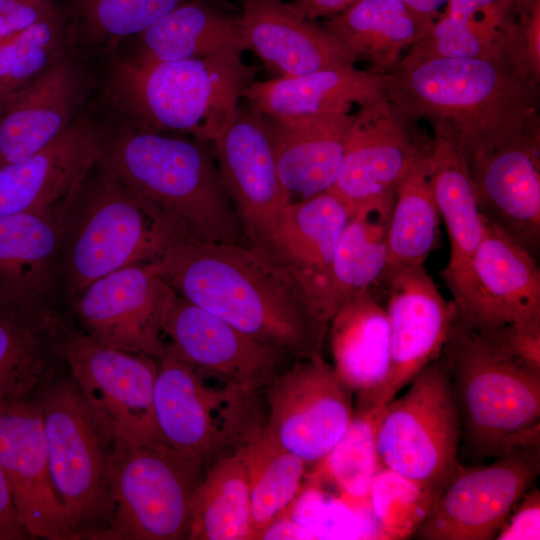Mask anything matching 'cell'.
<instances>
[{
    "mask_svg": "<svg viewBox=\"0 0 540 540\" xmlns=\"http://www.w3.org/2000/svg\"><path fill=\"white\" fill-rule=\"evenodd\" d=\"M144 266L262 343L299 358L321 354L329 324L291 275L249 244L181 241Z\"/></svg>",
    "mask_w": 540,
    "mask_h": 540,
    "instance_id": "6da1fadb",
    "label": "cell"
},
{
    "mask_svg": "<svg viewBox=\"0 0 540 540\" xmlns=\"http://www.w3.org/2000/svg\"><path fill=\"white\" fill-rule=\"evenodd\" d=\"M383 79L391 102L446 126L466 160L539 124V83L507 55L403 57Z\"/></svg>",
    "mask_w": 540,
    "mask_h": 540,
    "instance_id": "7a4b0ae2",
    "label": "cell"
},
{
    "mask_svg": "<svg viewBox=\"0 0 540 540\" xmlns=\"http://www.w3.org/2000/svg\"><path fill=\"white\" fill-rule=\"evenodd\" d=\"M100 161L175 243L248 244L206 142L139 128L102 143Z\"/></svg>",
    "mask_w": 540,
    "mask_h": 540,
    "instance_id": "3957f363",
    "label": "cell"
},
{
    "mask_svg": "<svg viewBox=\"0 0 540 540\" xmlns=\"http://www.w3.org/2000/svg\"><path fill=\"white\" fill-rule=\"evenodd\" d=\"M442 353L460 428L477 456L539 444L540 371L456 318Z\"/></svg>",
    "mask_w": 540,
    "mask_h": 540,
    "instance_id": "277c9868",
    "label": "cell"
},
{
    "mask_svg": "<svg viewBox=\"0 0 540 540\" xmlns=\"http://www.w3.org/2000/svg\"><path fill=\"white\" fill-rule=\"evenodd\" d=\"M240 53L121 63L114 76L120 100L139 128L214 141L230 124L252 83Z\"/></svg>",
    "mask_w": 540,
    "mask_h": 540,
    "instance_id": "5b68a950",
    "label": "cell"
},
{
    "mask_svg": "<svg viewBox=\"0 0 540 540\" xmlns=\"http://www.w3.org/2000/svg\"><path fill=\"white\" fill-rule=\"evenodd\" d=\"M92 170L68 202L62 222L59 259L67 306L95 280L146 265L175 243L100 158L95 175Z\"/></svg>",
    "mask_w": 540,
    "mask_h": 540,
    "instance_id": "8992f818",
    "label": "cell"
},
{
    "mask_svg": "<svg viewBox=\"0 0 540 540\" xmlns=\"http://www.w3.org/2000/svg\"><path fill=\"white\" fill-rule=\"evenodd\" d=\"M55 490L75 540H101L114 515L116 438L69 373L39 393Z\"/></svg>",
    "mask_w": 540,
    "mask_h": 540,
    "instance_id": "52a82bcc",
    "label": "cell"
},
{
    "mask_svg": "<svg viewBox=\"0 0 540 540\" xmlns=\"http://www.w3.org/2000/svg\"><path fill=\"white\" fill-rule=\"evenodd\" d=\"M255 394L200 372L166 344L153 388L159 435L169 447L205 462L243 445L264 425Z\"/></svg>",
    "mask_w": 540,
    "mask_h": 540,
    "instance_id": "ba28073f",
    "label": "cell"
},
{
    "mask_svg": "<svg viewBox=\"0 0 540 540\" xmlns=\"http://www.w3.org/2000/svg\"><path fill=\"white\" fill-rule=\"evenodd\" d=\"M392 399L375 425L383 466L440 493L457 468L460 422L443 353Z\"/></svg>",
    "mask_w": 540,
    "mask_h": 540,
    "instance_id": "9c48e42d",
    "label": "cell"
},
{
    "mask_svg": "<svg viewBox=\"0 0 540 540\" xmlns=\"http://www.w3.org/2000/svg\"><path fill=\"white\" fill-rule=\"evenodd\" d=\"M203 463L167 445L116 443L111 464L114 515L101 540L187 539Z\"/></svg>",
    "mask_w": 540,
    "mask_h": 540,
    "instance_id": "30bf717a",
    "label": "cell"
},
{
    "mask_svg": "<svg viewBox=\"0 0 540 540\" xmlns=\"http://www.w3.org/2000/svg\"><path fill=\"white\" fill-rule=\"evenodd\" d=\"M416 122L386 96L352 115L341 170L329 190L350 213L374 201L394 199L400 182L429 153L431 140L422 137Z\"/></svg>",
    "mask_w": 540,
    "mask_h": 540,
    "instance_id": "8fae6325",
    "label": "cell"
},
{
    "mask_svg": "<svg viewBox=\"0 0 540 540\" xmlns=\"http://www.w3.org/2000/svg\"><path fill=\"white\" fill-rule=\"evenodd\" d=\"M65 356L70 375L106 420L117 443L166 445L153 407L158 359L104 345L77 328Z\"/></svg>",
    "mask_w": 540,
    "mask_h": 540,
    "instance_id": "7c38bea8",
    "label": "cell"
},
{
    "mask_svg": "<svg viewBox=\"0 0 540 540\" xmlns=\"http://www.w3.org/2000/svg\"><path fill=\"white\" fill-rule=\"evenodd\" d=\"M538 472V445L513 448L487 466H457L416 530L418 538H494Z\"/></svg>",
    "mask_w": 540,
    "mask_h": 540,
    "instance_id": "4fadbf2b",
    "label": "cell"
},
{
    "mask_svg": "<svg viewBox=\"0 0 540 540\" xmlns=\"http://www.w3.org/2000/svg\"><path fill=\"white\" fill-rule=\"evenodd\" d=\"M301 359L265 388L269 414L263 428L309 465L345 433L353 416L352 391L321 354Z\"/></svg>",
    "mask_w": 540,
    "mask_h": 540,
    "instance_id": "5bb4252c",
    "label": "cell"
},
{
    "mask_svg": "<svg viewBox=\"0 0 540 540\" xmlns=\"http://www.w3.org/2000/svg\"><path fill=\"white\" fill-rule=\"evenodd\" d=\"M212 143L247 243L273 261L279 222L292 200L278 177L263 114L247 101L239 104Z\"/></svg>",
    "mask_w": 540,
    "mask_h": 540,
    "instance_id": "9a60e30c",
    "label": "cell"
},
{
    "mask_svg": "<svg viewBox=\"0 0 540 540\" xmlns=\"http://www.w3.org/2000/svg\"><path fill=\"white\" fill-rule=\"evenodd\" d=\"M452 302L456 319L485 336L508 326L540 325L536 257L484 218L465 285Z\"/></svg>",
    "mask_w": 540,
    "mask_h": 540,
    "instance_id": "2e32d148",
    "label": "cell"
},
{
    "mask_svg": "<svg viewBox=\"0 0 540 540\" xmlns=\"http://www.w3.org/2000/svg\"><path fill=\"white\" fill-rule=\"evenodd\" d=\"M387 286L389 368L381 386L359 398L379 415L382 409L432 360L439 356L456 318L424 265L398 269L381 280Z\"/></svg>",
    "mask_w": 540,
    "mask_h": 540,
    "instance_id": "e0dca14e",
    "label": "cell"
},
{
    "mask_svg": "<svg viewBox=\"0 0 540 540\" xmlns=\"http://www.w3.org/2000/svg\"><path fill=\"white\" fill-rule=\"evenodd\" d=\"M171 287L144 265L109 273L82 290L69 316L83 334L104 345L159 359L162 321Z\"/></svg>",
    "mask_w": 540,
    "mask_h": 540,
    "instance_id": "ac0fdd59",
    "label": "cell"
},
{
    "mask_svg": "<svg viewBox=\"0 0 540 540\" xmlns=\"http://www.w3.org/2000/svg\"><path fill=\"white\" fill-rule=\"evenodd\" d=\"M0 467L31 539L75 540L51 476L39 394L0 405Z\"/></svg>",
    "mask_w": 540,
    "mask_h": 540,
    "instance_id": "d6986e66",
    "label": "cell"
},
{
    "mask_svg": "<svg viewBox=\"0 0 540 540\" xmlns=\"http://www.w3.org/2000/svg\"><path fill=\"white\" fill-rule=\"evenodd\" d=\"M162 331L175 353L195 369L246 390L265 389L279 374L284 352L175 292L165 308Z\"/></svg>",
    "mask_w": 540,
    "mask_h": 540,
    "instance_id": "ffe728a7",
    "label": "cell"
},
{
    "mask_svg": "<svg viewBox=\"0 0 540 540\" xmlns=\"http://www.w3.org/2000/svg\"><path fill=\"white\" fill-rule=\"evenodd\" d=\"M539 152L536 124L467 160L482 216L535 257L540 248Z\"/></svg>",
    "mask_w": 540,
    "mask_h": 540,
    "instance_id": "44dd1931",
    "label": "cell"
},
{
    "mask_svg": "<svg viewBox=\"0 0 540 540\" xmlns=\"http://www.w3.org/2000/svg\"><path fill=\"white\" fill-rule=\"evenodd\" d=\"M68 202L0 219V306L60 310L64 301L59 251Z\"/></svg>",
    "mask_w": 540,
    "mask_h": 540,
    "instance_id": "7402d4cb",
    "label": "cell"
},
{
    "mask_svg": "<svg viewBox=\"0 0 540 540\" xmlns=\"http://www.w3.org/2000/svg\"><path fill=\"white\" fill-rule=\"evenodd\" d=\"M102 142L85 124H71L39 152L0 166V219L67 203L98 162Z\"/></svg>",
    "mask_w": 540,
    "mask_h": 540,
    "instance_id": "603a6c76",
    "label": "cell"
},
{
    "mask_svg": "<svg viewBox=\"0 0 540 540\" xmlns=\"http://www.w3.org/2000/svg\"><path fill=\"white\" fill-rule=\"evenodd\" d=\"M350 216L346 204L330 191L291 201L277 229L273 261L309 296L329 324L331 266L339 237Z\"/></svg>",
    "mask_w": 540,
    "mask_h": 540,
    "instance_id": "cb8c5ba5",
    "label": "cell"
},
{
    "mask_svg": "<svg viewBox=\"0 0 540 540\" xmlns=\"http://www.w3.org/2000/svg\"><path fill=\"white\" fill-rule=\"evenodd\" d=\"M241 24L249 49L279 77L353 66L355 58L324 28L280 0H243Z\"/></svg>",
    "mask_w": 540,
    "mask_h": 540,
    "instance_id": "d4e9b609",
    "label": "cell"
},
{
    "mask_svg": "<svg viewBox=\"0 0 540 540\" xmlns=\"http://www.w3.org/2000/svg\"><path fill=\"white\" fill-rule=\"evenodd\" d=\"M68 314L0 306V405L35 396L68 372Z\"/></svg>",
    "mask_w": 540,
    "mask_h": 540,
    "instance_id": "484cf974",
    "label": "cell"
},
{
    "mask_svg": "<svg viewBox=\"0 0 540 540\" xmlns=\"http://www.w3.org/2000/svg\"><path fill=\"white\" fill-rule=\"evenodd\" d=\"M263 117L278 177L291 200L293 195L302 200L329 191L341 170L352 115Z\"/></svg>",
    "mask_w": 540,
    "mask_h": 540,
    "instance_id": "4316f807",
    "label": "cell"
},
{
    "mask_svg": "<svg viewBox=\"0 0 540 540\" xmlns=\"http://www.w3.org/2000/svg\"><path fill=\"white\" fill-rule=\"evenodd\" d=\"M431 126L428 174L450 242L449 259L440 274L455 300L465 285L471 259L481 241L484 218L463 152L446 126Z\"/></svg>",
    "mask_w": 540,
    "mask_h": 540,
    "instance_id": "83f0119b",
    "label": "cell"
},
{
    "mask_svg": "<svg viewBox=\"0 0 540 540\" xmlns=\"http://www.w3.org/2000/svg\"><path fill=\"white\" fill-rule=\"evenodd\" d=\"M80 84L67 62L52 64L11 94L0 112V166L39 152L70 125Z\"/></svg>",
    "mask_w": 540,
    "mask_h": 540,
    "instance_id": "f1b7e54d",
    "label": "cell"
},
{
    "mask_svg": "<svg viewBox=\"0 0 540 540\" xmlns=\"http://www.w3.org/2000/svg\"><path fill=\"white\" fill-rule=\"evenodd\" d=\"M385 97L383 73L353 66L252 82L243 98L265 115L300 117L349 113Z\"/></svg>",
    "mask_w": 540,
    "mask_h": 540,
    "instance_id": "f546056e",
    "label": "cell"
},
{
    "mask_svg": "<svg viewBox=\"0 0 540 540\" xmlns=\"http://www.w3.org/2000/svg\"><path fill=\"white\" fill-rule=\"evenodd\" d=\"M334 369L344 384L365 398L384 382L389 368V322L372 288L337 309L329 323Z\"/></svg>",
    "mask_w": 540,
    "mask_h": 540,
    "instance_id": "4dcf8cb0",
    "label": "cell"
},
{
    "mask_svg": "<svg viewBox=\"0 0 540 540\" xmlns=\"http://www.w3.org/2000/svg\"><path fill=\"white\" fill-rule=\"evenodd\" d=\"M435 16L417 12L403 0H358L328 18L324 29L356 61H367L372 71H392L402 54L431 25Z\"/></svg>",
    "mask_w": 540,
    "mask_h": 540,
    "instance_id": "1f68e13d",
    "label": "cell"
},
{
    "mask_svg": "<svg viewBox=\"0 0 540 540\" xmlns=\"http://www.w3.org/2000/svg\"><path fill=\"white\" fill-rule=\"evenodd\" d=\"M139 37L135 56L146 61L197 59L248 50L240 15L214 0H190L160 18Z\"/></svg>",
    "mask_w": 540,
    "mask_h": 540,
    "instance_id": "d6a6232c",
    "label": "cell"
},
{
    "mask_svg": "<svg viewBox=\"0 0 540 540\" xmlns=\"http://www.w3.org/2000/svg\"><path fill=\"white\" fill-rule=\"evenodd\" d=\"M446 11L403 56L495 58L509 56L513 0H448Z\"/></svg>",
    "mask_w": 540,
    "mask_h": 540,
    "instance_id": "836d02e7",
    "label": "cell"
},
{
    "mask_svg": "<svg viewBox=\"0 0 540 540\" xmlns=\"http://www.w3.org/2000/svg\"><path fill=\"white\" fill-rule=\"evenodd\" d=\"M187 539H253L249 480L238 448L218 457L196 486Z\"/></svg>",
    "mask_w": 540,
    "mask_h": 540,
    "instance_id": "e575fe53",
    "label": "cell"
},
{
    "mask_svg": "<svg viewBox=\"0 0 540 540\" xmlns=\"http://www.w3.org/2000/svg\"><path fill=\"white\" fill-rule=\"evenodd\" d=\"M394 199L374 201L350 213L331 266L329 299L333 315L346 299L381 280Z\"/></svg>",
    "mask_w": 540,
    "mask_h": 540,
    "instance_id": "d590c367",
    "label": "cell"
},
{
    "mask_svg": "<svg viewBox=\"0 0 540 540\" xmlns=\"http://www.w3.org/2000/svg\"><path fill=\"white\" fill-rule=\"evenodd\" d=\"M428 155L415 164L396 190L381 280L398 269L424 265L436 244L440 216L428 174Z\"/></svg>",
    "mask_w": 540,
    "mask_h": 540,
    "instance_id": "8d00e7d4",
    "label": "cell"
},
{
    "mask_svg": "<svg viewBox=\"0 0 540 540\" xmlns=\"http://www.w3.org/2000/svg\"><path fill=\"white\" fill-rule=\"evenodd\" d=\"M237 448L248 474L254 539L294 502L302 489L307 464L277 444L263 426Z\"/></svg>",
    "mask_w": 540,
    "mask_h": 540,
    "instance_id": "74e56055",
    "label": "cell"
},
{
    "mask_svg": "<svg viewBox=\"0 0 540 540\" xmlns=\"http://www.w3.org/2000/svg\"><path fill=\"white\" fill-rule=\"evenodd\" d=\"M378 415L359 405L342 437L320 460L313 477L331 483L339 495L355 504L369 503L373 480L383 467L376 448Z\"/></svg>",
    "mask_w": 540,
    "mask_h": 540,
    "instance_id": "f35d334b",
    "label": "cell"
},
{
    "mask_svg": "<svg viewBox=\"0 0 540 540\" xmlns=\"http://www.w3.org/2000/svg\"><path fill=\"white\" fill-rule=\"evenodd\" d=\"M285 512L316 539H385L370 502L355 504L328 495L313 480Z\"/></svg>",
    "mask_w": 540,
    "mask_h": 540,
    "instance_id": "ab89813d",
    "label": "cell"
},
{
    "mask_svg": "<svg viewBox=\"0 0 540 540\" xmlns=\"http://www.w3.org/2000/svg\"><path fill=\"white\" fill-rule=\"evenodd\" d=\"M438 495L383 466L373 480L369 501L385 539H403L416 532Z\"/></svg>",
    "mask_w": 540,
    "mask_h": 540,
    "instance_id": "60d3db41",
    "label": "cell"
},
{
    "mask_svg": "<svg viewBox=\"0 0 540 540\" xmlns=\"http://www.w3.org/2000/svg\"><path fill=\"white\" fill-rule=\"evenodd\" d=\"M59 40L55 16L0 41V95L8 98L43 74Z\"/></svg>",
    "mask_w": 540,
    "mask_h": 540,
    "instance_id": "b9f144b4",
    "label": "cell"
},
{
    "mask_svg": "<svg viewBox=\"0 0 540 540\" xmlns=\"http://www.w3.org/2000/svg\"><path fill=\"white\" fill-rule=\"evenodd\" d=\"M190 0H81L88 27L113 39L139 35L160 18Z\"/></svg>",
    "mask_w": 540,
    "mask_h": 540,
    "instance_id": "7bdbcfd3",
    "label": "cell"
},
{
    "mask_svg": "<svg viewBox=\"0 0 540 540\" xmlns=\"http://www.w3.org/2000/svg\"><path fill=\"white\" fill-rule=\"evenodd\" d=\"M515 26L510 56L535 81L540 80V0H513Z\"/></svg>",
    "mask_w": 540,
    "mask_h": 540,
    "instance_id": "ee69618b",
    "label": "cell"
},
{
    "mask_svg": "<svg viewBox=\"0 0 540 540\" xmlns=\"http://www.w3.org/2000/svg\"><path fill=\"white\" fill-rule=\"evenodd\" d=\"M53 16L50 0H0V41Z\"/></svg>",
    "mask_w": 540,
    "mask_h": 540,
    "instance_id": "f6af8a7d",
    "label": "cell"
},
{
    "mask_svg": "<svg viewBox=\"0 0 540 540\" xmlns=\"http://www.w3.org/2000/svg\"><path fill=\"white\" fill-rule=\"evenodd\" d=\"M485 337L513 358L540 371V325L508 326Z\"/></svg>",
    "mask_w": 540,
    "mask_h": 540,
    "instance_id": "bcb514c9",
    "label": "cell"
},
{
    "mask_svg": "<svg viewBox=\"0 0 540 540\" xmlns=\"http://www.w3.org/2000/svg\"><path fill=\"white\" fill-rule=\"evenodd\" d=\"M513 515H509L497 533L498 540L540 539V492L527 491Z\"/></svg>",
    "mask_w": 540,
    "mask_h": 540,
    "instance_id": "7dc6e473",
    "label": "cell"
},
{
    "mask_svg": "<svg viewBox=\"0 0 540 540\" xmlns=\"http://www.w3.org/2000/svg\"><path fill=\"white\" fill-rule=\"evenodd\" d=\"M31 539L21 523L13 498L0 467V540Z\"/></svg>",
    "mask_w": 540,
    "mask_h": 540,
    "instance_id": "c3c4849f",
    "label": "cell"
},
{
    "mask_svg": "<svg viewBox=\"0 0 540 540\" xmlns=\"http://www.w3.org/2000/svg\"><path fill=\"white\" fill-rule=\"evenodd\" d=\"M254 539L315 540L316 538L312 532L284 512L261 529Z\"/></svg>",
    "mask_w": 540,
    "mask_h": 540,
    "instance_id": "681fc988",
    "label": "cell"
},
{
    "mask_svg": "<svg viewBox=\"0 0 540 540\" xmlns=\"http://www.w3.org/2000/svg\"><path fill=\"white\" fill-rule=\"evenodd\" d=\"M358 0H291L287 2L292 8L309 20L319 17L331 18Z\"/></svg>",
    "mask_w": 540,
    "mask_h": 540,
    "instance_id": "f907efd6",
    "label": "cell"
},
{
    "mask_svg": "<svg viewBox=\"0 0 540 540\" xmlns=\"http://www.w3.org/2000/svg\"><path fill=\"white\" fill-rule=\"evenodd\" d=\"M417 12L436 16L438 9L447 4L448 0H403Z\"/></svg>",
    "mask_w": 540,
    "mask_h": 540,
    "instance_id": "816d5d0a",
    "label": "cell"
},
{
    "mask_svg": "<svg viewBox=\"0 0 540 540\" xmlns=\"http://www.w3.org/2000/svg\"><path fill=\"white\" fill-rule=\"evenodd\" d=\"M7 98H4L0 95V112L5 104V101H6Z\"/></svg>",
    "mask_w": 540,
    "mask_h": 540,
    "instance_id": "f5cc1de1",
    "label": "cell"
},
{
    "mask_svg": "<svg viewBox=\"0 0 540 540\" xmlns=\"http://www.w3.org/2000/svg\"><path fill=\"white\" fill-rule=\"evenodd\" d=\"M280 1H284V2H286V0H280ZM290 1H291V0H290Z\"/></svg>",
    "mask_w": 540,
    "mask_h": 540,
    "instance_id": "db71d44e",
    "label": "cell"
}]
</instances>
